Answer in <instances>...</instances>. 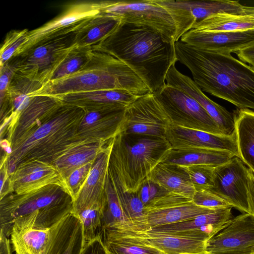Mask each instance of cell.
I'll return each instance as SVG.
<instances>
[{
	"label": "cell",
	"mask_w": 254,
	"mask_h": 254,
	"mask_svg": "<svg viewBox=\"0 0 254 254\" xmlns=\"http://www.w3.org/2000/svg\"><path fill=\"white\" fill-rule=\"evenodd\" d=\"M248 177V168L239 157L235 156L215 167L214 186L206 190L218 196L232 207L250 213Z\"/></svg>",
	"instance_id": "15"
},
{
	"label": "cell",
	"mask_w": 254,
	"mask_h": 254,
	"mask_svg": "<svg viewBox=\"0 0 254 254\" xmlns=\"http://www.w3.org/2000/svg\"><path fill=\"white\" fill-rule=\"evenodd\" d=\"M205 254V253H199V254Z\"/></svg>",
	"instance_id": "52"
},
{
	"label": "cell",
	"mask_w": 254,
	"mask_h": 254,
	"mask_svg": "<svg viewBox=\"0 0 254 254\" xmlns=\"http://www.w3.org/2000/svg\"><path fill=\"white\" fill-rule=\"evenodd\" d=\"M80 223L70 212L48 228L13 230L12 248L16 254H62Z\"/></svg>",
	"instance_id": "7"
},
{
	"label": "cell",
	"mask_w": 254,
	"mask_h": 254,
	"mask_svg": "<svg viewBox=\"0 0 254 254\" xmlns=\"http://www.w3.org/2000/svg\"><path fill=\"white\" fill-rule=\"evenodd\" d=\"M102 242L110 254H165L158 249L131 242L102 231Z\"/></svg>",
	"instance_id": "39"
},
{
	"label": "cell",
	"mask_w": 254,
	"mask_h": 254,
	"mask_svg": "<svg viewBox=\"0 0 254 254\" xmlns=\"http://www.w3.org/2000/svg\"><path fill=\"white\" fill-rule=\"evenodd\" d=\"M9 178L13 192L19 194L29 193L51 184H58L64 187L55 167L37 160L19 164Z\"/></svg>",
	"instance_id": "23"
},
{
	"label": "cell",
	"mask_w": 254,
	"mask_h": 254,
	"mask_svg": "<svg viewBox=\"0 0 254 254\" xmlns=\"http://www.w3.org/2000/svg\"><path fill=\"white\" fill-rule=\"evenodd\" d=\"M108 142L77 144L56 159L52 164L58 171L63 184L74 170L87 163H94Z\"/></svg>",
	"instance_id": "28"
},
{
	"label": "cell",
	"mask_w": 254,
	"mask_h": 254,
	"mask_svg": "<svg viewBox=\"0 0 254 254\" xmlns=\"http://www.w3.org/2000/svg\"><path fill=\"white\" fill-rule=\"evenodd\" d=\"M113 139L109 141L96 158L87 179L73 199L71 213L82 225L85 242L102 234Z\"/></svg>",
	"instance_id": "6"
},
{
	"label": "cell",
	"mask_w": 254,
	"mask_h": 254,
	"mask_svg": "<svg viewBox=\"0 0 254 254\" xmlns=\"http://www.w3.org/2000/svg\"><path fill=\"white\" fill-rule=\"evenodd\" d=\"M27 29L12 30L6 35L0 50V67L7 64L26 39Z\"/></svg>",
	"instance_id": "41"
},
{
	"label": "cell",
	"mask_w": 254,
	"mask_h": 254,
	"mask_svg": "<svg viewBox=\"0 0 254 254\" xmlns=\"http://www.w3.org/2000/svg\"><path fill=\"white\" fill-rule=\"evenodd\" d=\"M82 251H83V250H82ZM81 254H82V253H81Z\"/></svg>",
	"instance_id": "54"
},
{
	"label": "cell",
	"mask_w": 254,
	"mask_h": 254,
	"mask_svg": "<svg viewBox=\"0 0 254 254\" xmlns=\"http://www.w3.org/2000/svg\"><path fill=\"white\" fill-rule=\"evenodd\" d=\"M249 171V205L250 214L254 216V172L248 168Z\"/></svg>",
	"instance_id": "49"
},
{
	"label": "cell",
	"mask_w": 254,
	"mask_h": 254,
	"mask_svg": "<svg viewBox=\"0 0 254 254\" xmlns=\"http://www.w3.org/2000/svg\"><path fill=\"white\" fill-rule=\"evenodd\" d=\"M85 111L63 103L55 114L37 129L11 145L7 158L9 176L20 164L37 160L52 164L73 145L78 126Z\"/></svg>",
	"instance_id": "4"
},
{
	"label": "cell",
	"mask_w": 254,
	"mask_h": 254,
	"mask_svg": "<svg viewBox=\"0 0 254 254\" xmlns=\"http://www.w3.org/2000/svg\"><path fill=\"white\" fill-rule=\"evenodd\" d=\"M171 122L152 93L138 97L126 108L120 132L165 138Z\"/></svg>",
	"instance_id": "13"
},
{
	"label": "cell",
	"mask_w": 254,
	"mask_h": 254,
	"mask_svg": "<svg viewBox=\"0 0 254 254\" xmlns=\"http://www.w3.org/2000/svg\"><path fill=\"white\" fill-rule=\"evenodd\" d=\"M71 199L64 187L58 184L24 194L10 193L0 199V230L8 238L17 219Z\"/></svg>",
	"instance_id": "10"
},
{
	"label": "cell",
	"mask_w": 254,
	"mask_h": 254,
	"mask_svg": "<svg viewBox=\"0 0 254 254\" xmlns=\"http://www.w3.org/2000/svg\"><path fill=\"white\" fill-rule=\"evenodd\" d=\"M106 204L103 219V229L133 231V227L125 215L112 182L108 174L106 185Z\"/></svg>",
	"instance_id": "37"
},
{
	"label": "cell",
	"mask_w": 254,
	"mask_h": 254,
	"mask_svg": "<svg viewBox=\"0 0 254 254\" xmlns=\"http://www.w3.org/2000/svg\"><path fill=\"white\" fill-rule=\"evenodd\" d=\"M184 43L205 50L236 53L254 41V29L233 32H200L191 29L180 40Z\"/></svg>",
	"instance_id": "24"
},
{
	"label": "cell",
	"mask_w": 254,
	"mask_h": 254,
	"mask_svg": "<svg viewBox=\"0 0 254 254\" xmlns=\"http://www.w3.org/2000/svg\"><path fill=\"white\" fill-rule=\"evenodd\" d=\"M192 201L197 206L211 209L232 206L218 196L206 190L195 191Z\"/></svg>",
	"instance_id": "43"
},
{
	"label": "cell",
	"mask_w": 254,
	"mask_h": 254,
	"mask_svg": "<svg viewBox=\"0 0 254 254\" xmlns=\"http://www.w3.org/2000/svg\"><path fill=\"white\" fill-rule=\"evenodd\" d=\"M241 14L249 15L254 18V7L243 5Z\"/></svg>",
	"instance_id": "51"
},
{
	"label": "cell",
	"mask_w": 254,
	"mask_h": 254,
	"mask_svg": "<svg viewBox=\"0 0 254 254\" xmlns=\"http://www.w3.org/2000/svg\"><path fill=\"white\" fill-rule=\"evenodd\" d=\"M149 179L168 190L191 200L195 192L184 166L162 161L154 168Z\"/></svg>",
	"instance_id": "27"
},
{
	"label": "cell",
	"mask_w": 254,
	"mask_h": 254,
	"mask_svg": "<svg viewBox=\"0 0 254 254\" xmlns=\"http://www.w3.org/2000/svg\"><path fill=\"white\" fill-rule=\"evenodd\" d=\"M235 156L232 153L222 150L171 149L163 162L181 166L209 165L217 166L228 162Z\"/></svg>",
	"instance_id": "29"
},
{
	"label": "cell",
	"mask_w": 254,
	"mask_h": 254,
	"mask_svg": "<svg viewBox=\"0 0 254 254\" xmlns=\"http://www.w3.org/2000/svg\"><path fill=\"white\" fill-rule=\"evenodd\" d=\"M166 83L168 86L183 90L194 98L215 122L224 134L230 135L235 132L234 113L229 112L209 99L192 79L178 71L175 64L168 70Z\"/></svg>",
	"instance_id": "22"
},
{
	"label": "cell",
	"mask_w": 254,
	"mask_h": 254,
	"mask_svg": "<svg viewBox=\"0 0 254 254\" xmlns=\"http://www.w3.org/2000/svg\"><path fill=\"white\" fill-rule=\"evenodd\" d=\"M37 81L15 72L5 97L0 100V122L16 116L31 100L33 95L43 86Z\"/></svg>",
	"instance_id": "26"
},
{
	"label": "cell",
	"mask_w": 254,
	"mask_h": 254,
	"mask_svg": "<svg viewBox=\"0 0 254 254\" xmlns=\"http://www.w3.org/2000/svg\"><path fill=\"white\" fill-rule=\"evenodd\" d=\"M76 32L38 45L12 58L8 63L14 67L16 73L44 85L66 55L75 47Z\"/></svg>",
	"instance_id": "8"
},
{
	"label": "cell",
	"mask_w": 254,
	"mask_h": 254,
	"mask_svg": "<svg viewBox=\"0 0 254 254\" xmlns=\"http://www.w3.org/2000/svg\"><path fill=\"white\" fill-rule=\"evenodd\" d=\"M107 254H109V253L107 252Z\"/></svg>",
	"instance_id": "53"
},
{
	"label": "cell",
	"mask_w": 254,
	"mask_h": 254,
	"mask_svg": "<svg viewBox=\"0 0 254 254\" xmlns=\"http://www.w3.org/2000/svg\"><path fill=\"white\" fill-rule=\"evenodd\" d=\"M234 114L238 157L254 172V111L238 109Z\"/></svg>",
	"instance_id": "31"
},
{
	"label": "cell",
	"mask_w": 254,
	"mask_h": 254,
	"mask_svg": "<svg viewBox=\"0 0 254 254\" xmlns=\"http://www.w3.org/2000/svg\"><path fill=\"white\" fill-rule=\"evenodd\" d=\"M125 240L155 248L165 254L204 253L205 242L172 234L103 229Z\"/></svg>",
	"instance_id": "19"
},
{
	"label": "cell",
	"mask_w": 254,
	"mask_h": 254,
	"mask_svg": "<svg viewBox=\"0 0 254 254\" xmlns=\"http://www.w3.org/2000/svg\"><path fill=\"white\" fill-rule=\"evenodd\" d=\"M72 203L73 200L71 199L61 204L51 205L40 211H36L18 218L14 222L12 231L50 227L71 212Z\"/></svg>",
	"instance_id": "34"
},
{
	"label": "cell",
	"mask_w": 254,
	"mask_h": 254,
	"mask_svg": "<svg viewBox=\"0 0 254 254\" xmlns=\"http://www.w3.org/2000/svg\"><path fill=\"white\" fill-rule=\"evenodd\" d=\"M215 210L197 206L191 201L148 212V224L150 229L185 221Z\"/></svg>",
	"instance_id": "36"
},
{
	"label": "cell",
	"mask_w": 254,
	"mask_h": 254,
	"mask_svg": "<svg viewBox=\"0 0 254 254\" xmlns=\"http://www.w3.org/2000/svg\"><path fill=\"white\" fill-rule=\"evenodd\" d=\"M232 207L217 209L185 221L157 226L148 230L175 234L205 242L232 218Z\"/></svg>",
	"instance_id": "21"
},
{
	"label": "cell",
	"mask_w": 254,
	"mask_h": 254,
	"mask_svg": "<svg viewBox=\"0 0 254 254\" xmlns=\"http://www.w3.org/2000/svg\"><path fill=\"white\" fill-rule=\"evenodd\" d=\"M235 53L240 61L254 69V41Z\"/></svg>",
	"instance_id": "48"
},
{
	"label": "cell",
	"mask_w": 254,
	"mask_h": 254,
	"mask_svg": "<svg viewBox=\"0 0 254 254\" xmlns=\"http://www.w3.org/2000/svg\"><path fill=\"white\" fill-rule=\"evenodd\" d=\"M85 239L81 223L76 230L70 242L62 254H81Z\"/></svg>",
	"instance_id": "45"
},
{
	"label": "cell",
	"mask_w": 254,
	"mask_h": 254,
	"mask_svg": "<svg viewBox=\"0 0 254 254\" xmlns=\"http://www.w3.org/2000/svg\"><path fill=\"white\" fill-rule=\"evenodd\" d=\"M127 91L140 97L152 93L146 85L125 64L105 52L91 49V59L82 70L48 82L33 96L57 97L98 90Z\"/></svg>",
	"instance_id": "3"
},
{
	"label": "cell",
	"mask_w": 254,
	"mask_h": 254,
	"mask_svg": "<svg viewBox=\"0 0 254 254\" xmlns=\"http://www.w3.org/2000/svg\"><path fill=\"white\" fill-rule=\"evenodd\" d=\"M177 61L190 71L202 91L226 100L239 109H254V69L231 53L203 50L179 40Z\"/></svg>",
	"instance_id": "2"
},
{
	"label": "cell",
	"mask_w": 254,
	"mask_h": 254,
	"mask_svg": "<svg viewBox=\"0 0 254 254\" xmlns=\"http://www.w3.org/2000/svg\"><path fill=\"white\" fill-rule=\"evenodd\" d=\"M15 72L14 67L9 63L0 67V100L5 97Z\"/></svg>",
	"instance_id": "46"
},
{
	"label": "cell",
	"mask_w": 254,
	"mask_h": 254,
	"mask_svg": "<svg viewBox=\"0 0 254 254\" xmlns=\"http://www.w3.org/2000/svg\"><path fill=\"white\" fill-rule=\"evenodd\" d=\"M85 111L74 136L79 143L108 142L121 132L125 111Z\"/></svg>",
	"instance_id": "20"
},
{
	"label": "cell",
	"mask_w": 254,
	"mask_h": 254,
	"mask_svg": "<svg viewBox=\"0 0 254 254\" xmlns=\"http://www.w3.org/2000/svg\"><path fill=\"white\" fill-rule=\"evenodd\" d=\"M165 138L174 149H217L239 156L235 131L230 135L215 134L171 124L167 128Z\"/></svg>",
	"instance_id": "18"
},
{
	"label": "cell",
	"mask_w": 254,
	"mask_h": 254,
	"mask_svg": "<svg viewBox=\"0 0 254 254\" xmlns=\"http://www.w3.org/2000/svg\"><path fill=\"white\" fill-rule=\"evenodd\" d=\"M120 22L118 18L99 13L76 32V47L91 49L98 45L113 32Z\"/></svg>",
	"instance_id": "30"
},
{
	"label": "cell",
	"mask_w": 254,
	"mask_h": 254,
	"mask_svg": "<svg viewBox=\"0 0 254 254\" xmlns=\"http://www.w3.org/2000/svg\"><path fill=\"white\" fill-rule=\"evenodd\" d=\"M83 254H107V250L102 242L101 237L85 242L82 251Z\"/></svg>",
	"instance_id": "47"
},
{
	"label": "cell",
	"mask_w": 254,
	"mask_h": 254,
	"mask_svg": "<svg viewBox=\"0 0 254 254\" xmlns=\"http://www.w3.org/2000/svg\"><path fill=\"white\" fill-rule=\"evenodd\" d=\"M116 191L123 210L133 227L134 231H145L150 229L148 224V212L137 192L125 190L117 180L108 173Z\"/></svg>",
	"instance_id": "35"
},
{
	"label": "cell",
	"mask_w": 254,
	"mask_h": 254,
	"mask_svg": "<svg viewBox=\"0 0 254 254\" xmlns=\"http://www.w3.org/2000/svg\"><path fill=\"white\" fill-rule=\"evenodd\" d=\"M155 98L174 125L224 134L217 124L194 98L183 90L166 86Z\"/></svg>",
	"instance_id": "11"
},
{
	"label": "cell",
	"mask_w": 254,
	"mask_h": 254,
	"mask_svg": "<svg viewBox=\"0 0 254 254\" xmlns=\"http://www.w3.org/2000/svg\"><path fill=\"white\" fill-rule=\"evenodd\" d=\"M153 0L163 7L172 17L176 30L175 42L199 21L218 13L231 12L233 7L229 0Z\"/></svg>",
	"instance_id": "16"
},
{
	"label": "cell",
	"mask_w": 254,
	"mask_h": 254,
	"mask_svg": "<svg viewBox=\"0 0 254 254\" xmlns=\"http://www.w3.org/2000/svg\"><path fill=\"white\" fill-rule=\"evenodd\" d=\"M99 13L93 2L70 4L58 16L40 27L28 31L25 41L12 58L38 45L77 32Z\"/></svg>",
	"instance_id": "12"
},
{
	"label": "cell",
	"mask_w": 254,
	"mask_h": 254,
	"mask_svg": "<svg viewBox=\"0 0 254 254\" xmlns=\"http://www.w3.org/2000/svg\"><path fill=\"white\" fill-rule=\"evenodd\" d=\"M100 13L121 21L151 28L175 43V24L168 12L153 0H104L93 2Z\"/></svg>",
	"instance_id": "9"
},
{
	"label": "cell",
	"mask_w": 254,
	"mask_h": 254,
	"mask_svg": "<svg viewBox=\"0 0 254 254\" xmlns=\"http://www.w3.org/2000/svg\"><path fill=\"white\" fill-rule=\"evenodd\" d=\"M195 191L207 190L214 186L216 166L209 165L184 166Z\"/></svg>",
	"instance_id": "40"
},
{
	"label": "cell",
	"mask_w": 254,
	"mask_h": 254,
	"mask_svg": "<svg viewBox=\"0 0 254 254\" xmlns=\"http://www.w3.org/2000/svg\"><path fill=\"white\" fill-rule=\"evenodd\" d=\"M7 155L4 153L3 156L1 157V159L0 168V199L8 194L13 192L10 181V176L8 174L7 168Z\"/></svg>",
	"instance_id": "44"
},
{
	"label": "cell",
	"mask_w": 254,
	"mask_h": 254,
	"mask_svg": "<svg viewBox=\"0 0 254 254\" xmlns=\"http://www.w3.org/2000/svg\"><path fill=\"white\" fill-rule=\"evenodd\" d=\"M91 53V49H79L75 46L60 64L49 81L65 77L84 69L90 62Z\"/></svg>",
	"instance_id": "38"
},
{
	"label": "cell",
	"mask_w": 254,
	"mask_h": 254,
	"mask_svg": "<svg viewBox=\"0 0 254 254\" xmlns=\"http://www.w3.org/2000/svg\"><path fill=\"white\" fill-rule=\"evenodd\" d=\"M56 97L84 111H101L126 109L138 97L125 90L107 89L69 93Z\"/></svg>",
	"instance_id": "25"
},
{
	"label": "cell",
	"mask_w": 254,
	"mask_h": 254,
	"mask_svg": "<svg viewBox=\"0 0 254 254\" xmlns=\"http://www.w3.org/2000/svg\"><path fill=\"white\" fill-rule=\"evenodd\" d=\"M63 104L55 96H33L28 105L10 120L7 126L5 138L10 146L49 120Z\"/></svg>",
	"instance_id": "17"
},
{
	"label": "cell",
	"mask_w": 254,
	"mask_h": 254,
	"mask_svg": "<svg viewBox=\"0 0 254 254\" xmlns=\"http://www.w3.org/2000/svg\"><path fill=\"white\" fill-rule=\"evenodd\" d=\"M136 192L148 212L192 201L191 199L168 190L150 179L143 182Z\"/></svg>",
	"instance_id": "32"
},
{
	"label": "cell",
	"mask_w": 254,
	"mask_h": 254,
	"mask_svg": "<svg viewBox=\"0 0 254 254\" xmlns=\"http://www.w3.org/2000/svg\"><path fill=\"white\" fill-rule=\"evenodd\" d=\"M91 49L125 64L152 94L166 86L167 72L177 61L174 43L160 33L146 26L121 21L111 34Z\"/></svg>",
	"instance_id": "1"
},
{
	"label": "cell",
	"mask_w": 254,
	"mask_h": 254,
	"mask_svg": "<svg viewBox=\"0 0 254 254\" xmlns=\"http://www.w3.org/2000/svg\"><path fill=\"white\" fill-rule=\"evenodd\" d=\"M94 163H87L77 169L64 180V188L72 200L87 179Z\"/></svg>",
	"instance_id": "42"
},
{
	"label": "cell",
	"mask_w": 254,
	"mask_h": 254,
	"mask_svg": "<svg viewBox=\"0 0 254 254\" xmlns=\"http://www.w3.org/2000/svg\"><path fill=\"white\" fill-rule=\"evenodd\" d=\"M0 254H11L9 240L1 230L0 231Z\"/></svg>",
	"instance_id": "50"
},
{
	"label": "cell",
	"mask_w": 254,
	"mask_h": 254,
	"mask_svg": "<svg viewBox=\"0 0 254 254\" xmlns=\"http://www.w3.org/2000/svg\"><path fill=\"white\" fill-rule=\"evenodd\" d=\"M205 254H254V216L248 213L230 219L205 243Z\"/></svg>",
	"instance_id": "14"
},
{
	"label": "cell",
	"mask_w": 254,
	"mask_h": 254,
	"mask_svg": "<svg viewBox=\"0 0 254 254\" xmlns=\"http://www.w3.org/2000/svg\"></svg>",
	"instance_id": "55"
},
{
	"label": "cell",
	"mask_w": 254,
	"mask_h": 254,
	"mask_svg": "<svg viewBox=\"0 0 254 254\" xmlns=\"http://www.w3.org/2000/svg\"><path fill=\"white\" fill-rule=\"evenodd\" d=\"M171 149L165 138L120 132L113 139L108 173L125 190L136 192Z\"/></svg>",
	"instance_id": "5"
},
{
	"label": "cell",
	"mask_w": 254,
	"mask_h": 254,
	"mask_svg": "<svg viewBox=\"0 0 254 254\" xmlns=\"http://www.w3.org/2000/svg\"><path fill=\"white\" fill-rule=\"evenodd\" d=\"M192 29L210 32L254 30V18L241 14L220 12L199 21Z\"/></svg>",
	"instance_id": "33"
}]
</instances>
